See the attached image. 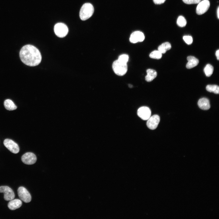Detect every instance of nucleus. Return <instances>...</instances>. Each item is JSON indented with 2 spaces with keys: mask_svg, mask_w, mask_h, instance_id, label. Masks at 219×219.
<instances>
[{
  "mask_svg": "<svg viewBox=\"0 0 219 219\" xmlns=\"http://www.w3.org/2000/svg\"><path fill=\"white\" fill-rule=\"evenodd\" d=\"M147 75L145 76V80L148 82H150L154 79L157 76V73L155 70L148 69L146 70Z\"/></svg>",
  "mask_w": 219,
  "mask_h": 219,
  "instance_id": "16",
  "label": "nucleus"
},
{
  "mask_svg": "<svg viewBox=\"0 0 219 219\" xmlns=\"http://www.w3.org/2000/svg\"><path fill=\"white\" fill-rule=\"evenodd\" d=\"M17 191L19 196L23 201L28 203L31 201V196L26 188L23 186L20 187L18 188Z\"/></svg>",
  "mask_w": 219,
  "mask_h": 219,
  "instance_id": "5",
  "label": "nucleus"
},
{
  "mask_svg": "<svg viewBox=\"0 0 219 219\" xmlns=\"http://www.w3.org/2000/svg\"><path fill=\"white\" fill-rule=\"evenodd\" d=\"M0 193H3L4 198L6 201H10L13 199L15 195L12 189L7 186H0Z\"/></svg>",
  "mask_w": 219,
  "mask_h": 219,
  "instance_id": "6",
  "label": "nucleus"
},
{
  "mask_svg": "<svg viewBox=\"0 0 219 219\" xmlns=\"http://www.w3.org/2000/svg\"><path fill=\"white\" fill-rule=\"evenodd\" d=\"M210 6V2L208 0H203L200 1L196 7V12L199 15H202L206 12Z\"/></svg>",
  "mask_w": 219,
  "mask_h": 219,
  "instance_id": "8",
  "label": "nucleus"
},
{
  "mask_svg": "<svg viewBox=\"0 0 219 219\" xmlns=\"http://www.w3.org/2000/svg\"><path fill=\"white\" fill-rule=\"evenodd\" d=\"M217 17H218V18L219 19V7H218L217 8Z\"/></svg>",
  "mask_w": 219,
  "mask_h": 219,
  "instance_id": "28",
  "label": "nucleus"
},
{
  "mask_svg": "<svg viewBox=\"0 0 219 219\" xmlns=\"http://www.w3.org/2000/svg\"><path fill=\"white\" fill-rule=\"evenodd\" d=\"M183 39L185 42L188 44H191L193 42V38L190 36H185L183 37Z\"/></svg>",
  "mask_w": 219,
  "mask_h": 219,
  "instance_id": "24",
  "label": "nucleus"
},
{
  "mask_svg": "<svg viewBox=\"0 0 219 219\" xmlns=\"http://www.w3.org/2000/svg\"><path fill=\"white\" fill-rule=\"evenodd\" d=\"M215 55L217 60H219V50H218L216 51Z\"/></svg>",
  "mask_w": 219,
  "mask_h": 219,
  "instance_id": "27",
  "label": "nucleus"
},
{
  "mask_svg": "<svg viewBox=\"0 0 219 219\" xmlns=\"http://www.w3.org/2000/svg\"><path fill=\"white\" fill-rule=\"evenodd\" d=\"M137 114L142 120H147L151 116V112L149 107L145 106H142L138 109Z\"/></svg>",
  "mask_w": 219,
  "mask_h": 219,
  "instance_id": "9",
  "label": "nucleus"
},
{
  "mask_svg": "<svg viewBox=\"0 0 219 219\" xmlns=\"http://www.w3.org/2000/svg\"><path fill=\"white\" fill-rule=\"evenodd\" d=\"M199 107L203 110H207L210 108L209 100L205 98H203L199 99L198 102Z\"/></svg>",
  "mask_w": 219,
  "mask_h": 219,
  "instance_id": "13",
  "label": "nucleus"
},
{
  "mask_svg": "<svg viewBox=\"0 0 219 219\" xmlns=\"http://www.w3.org/2000/svg\"><path fill=\"white\" fill-rule=\"evenodd\" d=\"M3 143L5 146L12 152L16 154L19 151L18 144L12 140L6 139L4 140Z\"/></svg>",
  "mask_w": 219,
  "mask_h": 219,
  "instance_id": "7",
  "label": "nucleus"
},
{
  "mask_svg": "<svg viewBox=\"0 0 219 219\" xmlns=\"http://www.w3.org/2000/svg\"><path fill=\"white\" fill-rule=\"evenodd\" d=\"M188 62L186 67L188 69H191L197 66L199 62V60L195 57L193 56H189L187 57Z\"/></svg>",
  "mask_w": 219,
  "mask_h": 219,
  "instance_id": "14",
  "label": "nucleus"
},
{
  "mask_svg": "<svg viewBox=\"0 0 219 219\" xmlns=\"http://www.w3.org/2000/svg\"><path fill=\"white\" fill-rule=\"evenodd\" d=\"M213 70V66L210 64H207L204 69V73L207 77H210L212 75Z\"/></svg>",
  "mask_w": 219,
  "mask_h": 219,
  "instance_id": "20",
  "label": "nucleus"
},
{
  "mask_svg": "<svg viewBox=\"0 0 219 219\" xmlns=\"http://www.w3.org/2000/svg\"><path fill=\"white\" fill-rule=\"evenodd\" d=\"M112 68L116 75L119 76H123L127 72V63L121 62L117 60L113 62Z\"/></svg>",
  "mask_w": 219,
  "mask_h": 219,
  "instance_id": "3",
  "label": "nucleus"
},
{
  "mask_svg": "<svg viewBox=\"0 0 219 219\" xmlns=\"http://www.w3.org/2000/svg\"><path fill=\"white\" fill-rule=\"evenodd\" d=\"M166 0H153L154 3L156 4H160L163 3Z\"/></svg>",
  "mask_w": 219,
  "mask_h": 219,
  "instance_id": "26",
  "label": "nucleus"
},
{
  "mask_svg": "<svg viewBox=\"0 0 219 219\" xmlns=\"http://www.w3.org/2000/svg\"><path fill=\"white\" fill-rule=\"evenodd\" d=\"M144 33L140 31H136L131 33L130 38V41L132 43H136L138 42H142L144 39Z\"/></svg>",
  "mask_w": 219,
  "mask_h": 219,
  "instance_id": "12",
  "label": "nucleus"
},
{
  "mask_svg": "<svg viewBox=\"0 0 219 219\" xmlns=\"http://www.w3.org/2000/svg\"><path fill=\"white\" fill-rule=\"evenodd\" d=\"M22 61L30 66L38 65L41 62L42 57L40 53L36 47L30 44L23 46L19 52Z\"/></svg>",
  "mask_w": 219,
  "mask_h": 219,
  "instance_id": "1",
  "label": "nucleus"
},
{
  "mask_svg": "<svg viewBox=\"0 0 219 219\" xmlns=\"http://www.w3.org/2000/svg\"><path fill=\"white\" fill-rule=\"evenodd\" d=\"M171 48V46L170 43L166 42L162 43L159 46L158 50L162 54L165 53L167 50H169Z\"/></svg>",
  "mask_w": 219,
  "mask_h": 219,
  "instance_id": "18",
  "label": "nucleus"
},
{
  "mask_svg": "<svg viewBox=\"0 0 219 219\" xmlns=\"http://www.w3.org/2000/svg\"><path fill=\"white\" fill-rule=\"evenodd\" d=\"M177 24L179 26L184 27L186 24V20L183 16H179L177 19Z\"/></svg>",
  "mask_w": 219,
  "mask_h": 219,
  "instance_id": "22",
  "label": "nucleus"
},
{
  "mask_svg": "<svg viewBox=\"0 0 219 219\" xmlns=\"http://www.w3.org/2000/svg\"><path fill=\"white\" fill-rule=\"evenodd\" d=\"M94 12L93 5L89 3H86L82 6L79 12V17L81 20L84 21L88 19L92 15Z\"/></svg>",
  "mask_w": 219,
  "mask_h": 219,
  "instance_id": "2",
  "label": "nucleus"
},
{
  "mask_svg": "<svg viewBox=\"0 0 219 219\" xmlns=\"http://www.w3.org/2000/svg\"><path fill=\"white\" fill-rule=\"evenodd\" d=\"M162 53L158 50H155L152 51L149 54L150 58L159 59L162 57Z\"/></svg>",
  "mask_w": 219,
  "mask_h": 219,
  "instance_id": "21",
  "label": "nucleus"
},
{
  "mask_svg": "<svg viewBox=\"0 0 219 219\" xmlns=\"http://www.w3.org/2000/svg\"><path fill=\"white\" fill-rule=\"evenodd\" d=\"M206 89L210 92H213L216 94L219 93V87L217 85H208L206 87Z\"/></svg>",
  "mask_w": 219,
  "mask_h": 219,
  "instance_id": "19",
  "label": "nucleus"
},
{
  "mask_svg": "<svg viewBox=\"0 0 219 219\" xmlns=\"http://www.w3.org/2000/svg\"><path fill=\"white\" fill-rule=\"evenodd\" d=\"M54 33L57 36L60 38L65 37L68 33V30L67 26L63 23L56 24L54 27Z\"/></svg>",
  "mask_w": 219,
  "mask_h": 219,
  "instance_id": "4",
  "label": "nucleus"
},
{
  "mask_svg": "<svg viewBox=\"0 0 219 219\" xmlns=\"http://www.w3.org/2000/svg\"><path fill=\"white\" fill-rule=\"evenodd\" d=\"M128 55L127 54H122L119 56L117 59L120 61L125 63H127L129 60Z\"/></svg>",
  "mask_w": 219,
  "mask_h": 219,
  "instance_id": "23",
  "label": "nucleus"
},
{
  "mask_svg": "<svg viewBox=\"0 0 219 219\" xmlns=\"http://www.w3.org/2000/svg\"><path fill=\"white\" fill-rule=\"evenodd\" d=\"M4 106L5 109L9 110H14L17 108L13 101L9 99H6L4 101Z\"/></svg>",
  "mask_w": 219,
  "mask_h": 219,
  "instance_id": "17",
  "label": "nucleus"
},
{
  "mask_svg": "<svg viewBox=\"0 0 219 219\" xmlns=\"http://www.w3.org/2000/svg\"><path fill=\"white\" fill-rule=\"evenodd\" d=\"M21 200L16 199L10 200L8 204V207L12 210H15L19 208L22 205Z\"/></svg>",
  "mask_w": 219,
  "mask_h": 219,
  "instance_id": "15",
  "label": "nucleus"
},
{
  "mask_svg": "<svg viewBox=\"0 0 219 219\" xmlns=\"http://www.w3.org/2000/svg\"><path fill=\"white\" fill-rule=\"evenodd\" d=\"M160 118L157 115L151 116L147 120L146 125L148 127L152 130L156 129L159 123Z\"/></svg>",
  "mask_w": 219,
  "mask_h": 219,
  "instance_id": "10",
  "label": "nucleus"
},
{
  "mask_svg": "<svg viewBox=\"0 0 219 219\" xmlns=\"http://www.w3.org/2000/svg\"><path fill=\"white\" fill-rule=\"evenodd\" d=\"M183 2L186 4H191L198 3L201 0H182Z\"/></svg>",
  "mask_w": 219,
  "mask_h": 219,
  "instance_id": "25",
  "label": "nucleus"
},
{
  "mask_svg": "<svg viewBox=\"0 0 219 219\" xmlns=\"http://www.w3.org/2000/svg\"><path fill=\"white\" fill-rule=\"evenodd\" d=\"M36 155L32 152H27L24 154L21 157L23 162L27 165H32L34 164L36 161Z\"/></svg>",
  "mask_w": 219,
  "mask_h": 219,
  "instance_id": "11",
  "label": "nucleus"
}]
</instances>
